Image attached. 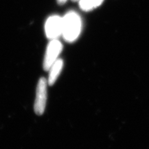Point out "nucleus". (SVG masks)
I'll return each mask as SVG.
<instances>
[{
  "label": "nucleus",
  "mask_w": 149,
  "mask_h": 149,
  "mask_svg": "<svg viewBox=\"0 0 149 149\" xmlns=\"http://www.w3.org/2000/svg\"><path fill=\"white\" fill-rule=\"evenodd\" d=\"M62 36L65 41L73 42L80 34L82 23L80 16L76 12L70 11L62 18Z\"/></svg>",
  "instance_id": "1"
},
{
  "label": "nucleus",
  "mask_w": 149,
  "mask_h": 149,
  "mask_svg": "<svg viewBox=\"0 0 149 149\" xmlns=\"http://www.w3.org/2000/svg\"><path fill=\"white\" fill-rule=\"evenodd\" d=\"M47 80L44 77L40 78L37 83L34 102V111L37 115L43 114L45 111L47 99Z\"/></svg>",
  "instance_id": "2"
},
{
  "label": "nucleus",
  "mask_w": 149,
  "mask_h": 149,
  "mask_svg": "<svg viewBox=\"0 0 149 149\" xmlns=\"http://www.w3.org/2000/svg\"><path fill=\"white\" fill-rule=\"evenodd\" d=\"M62 49V44L57 39H52L50 42L47 47L44 60L43 67L44 70L49 71L50 67L58 59V55L61 53Z\"/></svg>",
  "instance_id": "3"
},
{
  "label": "nucleus",
  "mask_w": 149,
  "mask_h": 149,
  "mask_svg": "<svg viewBox=\"0 0 149 149\" xmlns=\"http://www.w3.org/2000/svg\"><path fill=\"white\" fill-rule=\"evenodd\" d=\"M63 20L58 16H52L46 21L45 31L47 37L49 39H57L62 34Z\"/></svg>",
  "instance_id": "4"
},
{
  "label": "nucleus",
  "mask_w": 149,
  "mask_h": 149,
  "mask_svg": "<svg viewBox=\"0 0 149 149\" xmlns=\"http://www.w3.org/2000/svg\"><path fill=\"white\" fill-rule=\"evenodd\" d=\"M63 67V61L62 59H57L49 68V74L47 80L48 85L52 86L57 81Z\"/></svg>",
  "instance_id": "5"
},
{
  "label": "nucleus",
  "mask_w": 149,
  "mask_h": 149,
  "mask_svg": "<svg viewBox=\"0 0 149 149\" xmlns=\"http://www.w3.org/2000/svg\"><path fill=\"white\" fill-rule=\"evenodd\" d=\"M104 0H80V8L83 11H88L100 6Z\"/></svg>",
  "instance_id": "6"
},
{
  "label": "nucleus",
  "mask_w": 149,
  "mask_h": 149,
  "mask_svg": "<svg viewBox=\"0 0 149 149\" xmlns=\"http://www.w3.org/2000/svg\"><path fill=\"white\" fill-rule=\"evenodd\" d=\"M67 1V0H57V2L59 4H63Z\"/></svg>",
  "instance_id": "7"
},
{
  "label": "nucleus",
  "mask_w": 149,
  "mask_h": 149,
  "mask_svg": "<svg viewBox=\"0 0 149 149\" xmlns=\"http://www.w3.org/2000/svg\"><path fill=\"white\" fill-rule=\"evenodd\" d=\"M72 1H80V0H72Z\"/></svg>",
  "instance_id": "8"
}]
</instances>
